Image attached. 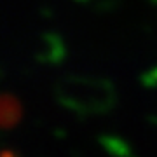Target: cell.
Instances as JSON below:
<instances>
[{
	"instance_id": "6da1fadb",
	"label": "cell",
	"mask_w": 157,
	"mask_h": 157,
	"mask_svg": "<svg viewBox=\"0 0 157 157\" xmlns=\"http://www.w3.org/2000/svg\"><path fill=\"white\" fill-rule=\"evenodd\" d=\"M0 115H2V124L9 128L12 124L17 122V119L21 115V107H19V101L12 96H4L2 103H0Z\"/></svg>"
},
{
	"instance_id": "7a4b0ae2",
	"label": "cell",
	"mask_w": 157,
	"mask_h": 157,
	"mask_svg": "<svg viewBox=\"0 0 157 157\" xmlns=\"http://www.w3.org/2000/svg\"><path fill=\"white\" fill-rule=\"evenodd\" d=\"M2 157H14V154H11V152H4Z\"/></svg>"
}]
</instances>
